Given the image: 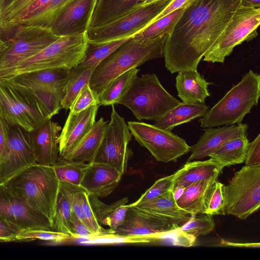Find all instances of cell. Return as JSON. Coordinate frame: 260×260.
Returning <instances> with one entry per match:
<instances>
[{"instance_id": "cell-1", "label": "cell", "mask_w": 260, "mask_h": 260, "mask_svg": "<svg viewBox=\"0 0 260 260\" xmlns=\"http://www.w3.org/2000/svg\"><path fill=\"white\" fill-rule=\"evenodd\" d=\"M241 3V0H193L166 40L164 57L167 70L172 74L197 70Z\"/></svg>"}, {"instance_id": "cell-2", "label": "cell", "mask_w": 260, "mask_h": 260, "mask_svg": "<svg viewBox=\"0 0 260 260\" xmlns=\"http://www.w3.org/2000/svg\"><path fill=\"white\" fill-rule=\"evenodd\" d=\"M2 183L25 204L45 215L52 227L60 184L52 166L35 163Z\"/></svg>"}, {"instance_id": "cell-3", "label": "cell", "mask_w": 260, "mask_h": 260, "mask_svg": "<svg viewBox=\"0 0 260 260\" xmlns=\"http://www.w3.org/2000/svg\"><path fill=\"white\" fill-rule=\"evenodd\" d=\"M168 36L146 42L129 38L94 69L89 83L90 88L98 95L109 81L120 74L148 60L164 57Z\"/></svg>"}, {"instance_id": "cell-4", "label": "cell", "mask_w": 260, "mask_h": 260, "mask_svg": "<svg viewBox=\"0 0 260 260\" xmlns=\"http://www.w3.org/2000/svg\"><path fill=\"white\" fill-rule=\"evenodd\" d=\"M260 95V75L249 70L240 82L227 92L199 120L203 128L231 125L241 122L251 109L257 105Z\"/></svg>"}, {"instance_id": "cell-5", "label": "cell", "mask_w": 260, "mask_h": 260, "mask_svg": "<svg viewBox=\"0 0 260 260\" xmlns=\"http://www.w3.org/2000/svg\"><path fill=\"white\" fill-rule=\"evenodd\" d=\"M88 44L86 32L79 36L60 37L35 55L0 74V80L45 69H71L82 61Z\"/></svg>"}, {"instance_id": "cell-6", "label": "cell", "mask_w": 260, "mask_h": 260, "mask_svg": "<svg viewBox=\"0 0 260 260\" xmlns=\"http://www.w3.org/2000/svg\"><path fill=\"white\" fill-rule=\"evenodd\" d=\"M180 103L153 73L137 76L117 104L129 108L138 120H156Z\"/></svg>"}, {"instance_id": "cell-7", "label": "cell", "mask_w": 260, "mask_h": 260, "mask_svg": "<svg viewBox=\"0 0 260 260\" xmlns=\"http://www.w3.org/2000/svg\"><path fill=\"white\" fill-rule=\"evenodd\" d=\"M0 116L28 132L51 119L34 96L5 80H0Z\"/></svg>"}, {"instance_id": "cell-8", "label": "cell", "mask_w": 260, "mask_h": 260, "mask_svg": "<svg viewBox=\"0 0 260 260\" xmlns=\"http://www.w3.org/2000/svg\"><path fill=\"white\" fill-rule=\"evenodd\" d=\"M172 0H158L142 5L105 24L89 27L88 41L104 44L133 37L148 26Z\"/></svg>"}, {"instance_id": "cell-9", "label": "cell", "mask_w": 260, "mask_h": 260, "mask_svg": "<svg viewBox=\"0 0 260 260\" xmlns=\"http://www.w3.org/2000/svg\"><path fill=\"white\" fill-rule=\"evenodd\" d=\"M223 189L225 214L246 219L260 206V165L243 167Z\"/></svg>"}, {"instance_id": "cell-10", "label": "cell", "mask_w": 260, "mask_h": 260, "mask_svg": "<svg viewBox=\"0 0 260 260\" xmlns=\"http://www.w3.org/2000/svg\"><path fill=\"white\" fill-rule=\"evenodd\" d=\"M259 22L260 8L241 3L220 37L205 54L203 60L223 63L235 47L256 37Z\"/></svg>"}, {"instance_id": "cell-11", "label": "cell", "mask_w": 260, "mask_h": 260, "mask_svg": "<svg viewBox=\"0 0 260 260\" xmlns=\"http://www.w3.org/2000/svg\"><path fill=\"white\" fill-rule=\"evenodd\" d=\"M59 38L50 28L38 25L18 27L12 37L5 41L7 47L0 55V74L35 55Z\"/></svg>"}, {"instance_id": "cell-12", "label": "cell", "mask_w": 260, "mask_h": 260, "mask_svg": "<svg viewBox=\"0 0 260 260\" xmlns=\"http://www.w3.org/2000/svg\"><path fill=\"white\" fill-rule=\"evenodd\" d=\"M127 125L135 140L158 161L175 162L190 151L185 140L171 131L143 122L128 121Z\"/></svg>"}, {"instance_id": "cell-13", "label": "cell", "mask_w": 260, "mask_h": 260, "mask_svg": "<svg viewBox=\"0 0 260 260\" xmlns=\"http://www.w3.org/2000/svg\"><path fill=\"white\" fill-rule=\"evenodd\" d=\"M110 122L107 124L103 138L93 162L112 165L122 175L127 171L128 160L133 155L128 147L132 134L124 118L112 105Z\"/></svg>"}, {"instance_id": "cell-14", "label": "cell", "mask_w": 260, "mask_h": 260, "mask_svg": "<svg viewBox=\"0 0 260 260\" xmlns=\"http://www.w3.org/2000/svg\"><path fill=\"white\" fill-rule=\"evenodd\" d=\"M0 219L10 221L22 229L52 230L49 219L31 208L0 183Z\"/></svg>"}, {"instance_id": "cell-15", "label": "cell", "mask_w": 260, "mask_h": 260, "mask_svg": "<svg viewBox=\"0 0 260 260\" xmlns=\"http://www.w3.org/2000/svg\"><path fill=\"white\" fill-rule=\"evenodd\" d=\"M9 145L0 167V183L36 163L30 144L29 132L8 124Z\"/></svg>"}, {"instance_id": "cell-16", "label": "cell", "mask_w": 260, "mask_h": 260, "mask_svg": "<svg viewBox=\"0 0 260 260\" xmlns=\"http://www.w3.org/2000/svg\"><path fill=\"white\" fill-rule=\"evenodd\" d=\"M96 2V0H72L59 14L51 30L60 37L85 34Z\"/></svg>"}, {"instance_id": "cell-17", "label": "cell", "mask_w": 260, "mask_h": 260, "mask_svg": "<svg viewBox=\"0 0 260 260\" xmlns=\"http://www.w3.org/2000/svg\"><path fill=\"white\" fill-rule=\"evenodd\" d=\"M175 230L143 214L135 206L131 205L123 223L113 234L143 239L148 243L164 239Z\"/></svg>"}, {"instance_id": "cell-18", "label": "cell", "mask_w": 260, "mask_h": 260, "mask_svg": "<svg viewBox=\"0 0 260 260\" xmlns=\"http://www.w3.org/2000/svg\"><path fill=\"white\" fill-rule=\"evenodd\" d=\"M132 206H135L143 214L174 229L180 228L194 215L178 206L172 190Z\"/></svg>"}, {"instance_id": "cell-19", "label": "cell", "mask_w": 260, "mask_h": 260, "mask_svg": "<svg viewBox=\"0 0 260 260\" xmlns=\"http://www.w3.org/2000/svg\"><path fill=\"white\" fill-rule=\"evenodd\" d=\"M99 105L90 106L80 112H70L58 138L59 157L63 159L89 132L95 122Z\"/></svg>"}, {"instance_id": "cell-20", "label": "cell", "mask_w": 260, "mask_h": 260, "mask_svg": "<svg viewBox=\"0 0 260 260\" xmlns=\"http://www.w3.org/2000/svg\"><path fill=\"white\" fill-rule=\"evenodd\" d=\"M61 127L51 120L29 132L30 142L37 164L52 166L59 159L58 133Z\"/></svg>"}, {"instance_id": "cell-21", "label": "cell", "mask_w": 260, "mask_h": 260, "mask_svg": "<svg viewBox=\"0 0 260 260\" xmlns=\"http://www.w3.org/2000/svg\"><path fill=\"white\" fill-rule=\"evenodd\" d=\"M237 124L204 128V133L198 141L190 147L191 154L186 162L200 160L208 156L230 140L246 135L248 125L241 122Z\"/></svg>"}, {"instance_id": "cell-22", "label": "cell", "mask_w": 260, "mask_h": 260, "mask_svg": "<svg viewBox=\"0 0 260 260\" xmlns=\"http://www.w3.org/2000/svg\"><path fill=\"white\" fill-rule=\"evenodd\" d=\"M122 174L112 165L87 163L80 186L89 194L103 198L110 194L118 185Z\"/></svg>"}, {"instance_id": "cell-23", "label": "cell", "mask_w": 260, "mask_h": 260, "mask_svg": "<svg viewBox=\"0 0 260 260\" xmlns=\"http://www.w3.org/2000/svg\"><path fill=\"white\" fill-rule=\"evenodd\" d=\"M223 167L214 159L186 162L178 170L171 190L183 189L197 181L219 176Z\"/></svg>"}, {"instance_id": "cell-24", "label": "cell", "mask_w": 260, "mask_h": 260, "mask_svg": "<svg viewBox=\"0 0 260 260\" xmlns=\"http://www.w3.org/2000/svg\"><path fill=\"white\" fill-rule=\"evenodd\" d=\"M175 86L178 96L182 102L188 104L205 103L210 96L208 82L197 70H188L178 72Z\"/></svg>"}, {"instance_id": "cell-25", "label": "cell", "mask_w": 260, "mask_h": 260, "mask_svg": "<svg viewBox=\"0 0 260 260\" xmlns=\"http://www.w3.org/2000/svg\"><path fill=\"white\" fill-rule=\"evenodd\" d=\"M51 0H6L4 14L14 29L21 25H29L45 9Z\"/></svg>"}, {"instance_id": "cell-26", "label": "cell", "mask_w": 260, "mask_h": 260, "mask_svg": "<svg viewBox=\"0 0 260 260\" xmlns=\"http://www.w3.org/2000/svg\"><path fill=\"white\" fill-rule=\"evenodd\" d=\"M71 69L56 68L22 74L7 79L9 83L26 86H46L65 89Z\"/></svg>"}, {"instance_id": "cell-27", "label": "cell", "mask_w": 260, "mask_h": 260, "mask_svg": "<svg viewBox=\"0 0 260 260\" xmlns=\"http://www.w3.org/2000/svg\"><path fill=\"white\" fill-rule=\"evenodd\" d=\"M145 1L96 0L89 28L111 22L140 7Z\"/></svg>"}, {"instance_id": "cell-28", "label": "cell", "mask_w": 260, "mask_h": 260, "mask_svg": "<svg viewBox=\"0 0 260 260\" xmlns=\"http://www.w3.org/2000/svg\"><path fill=\"white\" fill-rule=\"evenodd\" d=\"M107 122L101 117L63 160L92 162L101 145Z\"/></svg>"}, {"instance_id": "cell-29", "label": "cell", "mask_w": 260, "mask_h": 260, "mask_svg": "<svg viewBox=\"0 0 260 260\" xmlns=\"http://www.w3.org/2000/svg\"><path fill=\"white\" fill-rule=\"evenodd\" d=\"M88 199L99 223L101 225L108 226L114 231L123 223L127 210L131 207V204L126 205L128 202L127 197L110 205L104 203L98 197L92 194H88Z\"/></svg>"}, {"instance_id": "cell-30", "label": "cell", "mask_w": 260, "mask_h": 260, "mask_svg": "<svg viewBox=\"0 0 260 260\" xmlns=\"http://www.w3.org/2000/svg\"><path fill=\"white\" fill-rule=\"evenodd\" d=\"M205 103L188 104L183 102L170 110L155 120V126L171 131L177 125L188 122L197 118L203 117L209 110Z\"/></svg>"}, {"instance_id": "cell-31", "label": "cell", "mask_w": 260, "mask_h": 260, "mask_svg": "<svg viewBox=\"0 0 260 260\" xmlns=\"http://www.w3.org/2000/svg\"><path fill=\"white\" fill-rule=\"evenodd\" d=\"M218 176L194 182L183 189L176 199L178 206L185 211L196 214L204 213V205L209 188Z\"/></svg>"}, {"instance_id": "cell-32", "label": "cell", "mask_w": 260, "mask_h": 260, "mask_svg": "<svg viewBox=\"0 0 260 260\" xmlns=\"http://www.w3.org/2000/svg\"><path fill=\"white\" fill-rule=\"evenodd\" d=\"M9 83L24 90L34 96L51 118L58 114L62 109L61 102L65 94V89L46 86H26Z\"/></svg>"}, {"instance_id": "cell-33", "label": "cell", "mask_w": 260, "mask_h": 260, "mask_svg": "<svg viewBox=\"0 0 260 260\" xmlns=\"http://www.w3.org/2000/svg\"><path fill=\"white\" fill-rule=\"evenodd\" d=\"M139 71L137 68H132L109 81L98 94L100 106L117 104L137 77Z\"/></svg>"}, {"instance_id": "cell-34", "label": "cell", "mask_w": 260, "mask_h": 260, "mask_svg": "<svg viewBox=\"0 0 260 260\" xmlns=\"http://www.w3.org/2000/svg\"><path fill=\"white\" fill-rule=\"evenodd\" d=\"M249 143L246 135L230 140L208 156L214 159L223 167L240 164L245 161Z\"/></svg>"}, {"instance_id": "cell-35", "label": "cell", "mask_w": 260, "mask_h": 260, "mask_svg": "<svg viewBox=\"0 0 260 260\" xmlns=\"http://www.w3.org/2000/svg\"><path fill=\"white\" fill-rule=\"evenodd\" d=\"M189 4L152 22L135 35L133 37V38L139 42H146L166 35H169L176 23Z\"/></svg>"}, {"instance_id": "cell-36", "label": "cell", "mask_w": 260, "mask_h": 260, "mask_svg": "<svg viewBox=\"0 0 260 260\" xmlns=\"http://www.w3.org/2000/svg\"><path fill=\"white\" fill-rule=\"evenodd\" d=\"M93 71L91 68L79 64L71 69L61 102L62 108L65 110L70 109L81 89L89 84Z\"/></svg>"}, {"instance_id": "cell-37", "label": "cell", "mask_w": 260, "mask_h": 260, "mask_svg": "<svg viewBox=\"0 0 260 260\" xmlns=\"http://www.w3.org/2000/svg\"><path fill=\"white\" fill-rule=\"evenodd\" d=\"M129 38L101 44L88 42L84 57L79 64L94 70L101 61Z\"/></svg>"}, {"instance_id": "cell-38", "label": "cell", "mask_w": 260, "mask_h": 260, "mask_svg": "<svg viewBox=\"0 0 260 260\" xmlns=\"http://www.w3.org/2000/svg\"><path fill=\"white\" fill-rule=\"evenodd\" d=\"M87 164L59 159L52 167L59 182L80 185Z\"/></svg>"}, {"instance_id": "cell-39", "label": "cell", "mask_w": 260, "mask_h": 260, "mask_svg": "<svg viewBox=\"0 0 260 260\" xmlns=\"http://www.w3.org/2000/svg\"><path fill=\"white\" fill-rule=\"evenodd\" d=\"M72 213L68 197L64 189L60 185L52 223L53 231L68 235L72 237L70 226Z\"/></svg>"}, {"instance_id": "cell-40", "label": "cell", "mask_w": 260, "mask_h": 260, "mask_svg": "<svg viewBox=\"0 0 260 260\" xmlns=\"http://www.w3.org/2000/svg\"><path fill=\"white\" fill-rule=\"evenodd\" d=\"M215 226L212 215L206 213L194 214L179 228L184 233L198 237L211 232Z\"/></svg>"}, {"instance_id": "cell-41", "label": "cell", "mask_w": 260, "mask_h": 260, "mask_svg": "<svg viewBox=\"0 0 260 260\" xmlns=\"http://www.w3.org/2000/svg\"><path fill=\"white\" fill-rule=\"evenodd\" d=\"M71 237L67 234L40 229L22 230L16 236V241L42 240L52 243H59Z\"/></svg>"}, {"instance_id": "cell-42", "label": "cell", "mask_w": 260, "mask_h": 260, "mask_svg": "<svg viewBox=\"0 0 260 260\" xmlns=\"http://www.w3.org/2000/svg\"><path fill=\"white\" fill-rule=\"evenodd\" d=\"M223 184L216 180L209 188L204 205V213L213 215H225Z\"/></svg>"}, {"instance_id": "cell-43", "label": "cell", "mask_w": 260, "mask_h": 260, "mask_svg": "<svg viewBox=\"0 0 260 260\" xmlns=\"http://www.w3.org/2000/svg\"><path fill=\"white\" fill-rule=\"evenodd\" d=\"M72 0H51L45 9L29 25L50 28L63 8Z\"/></svg>"}, {"instance_id": "cell-44", "label": "cell", "mask_w": 260, "mask_h": 260, "mask_svg": "<svg viewBox=\"0 0 260 260\" xmlns=\"http://www.w3.org/2000/svg\"><path fill=\"white\" fill-rule=\"evenodd\" d=\"M177 173L178 171L172 175L156 180L149 189L141 195L137 201L131 204V205L134 206L140 203L153 199L171 190L174 178Z\"/></svg>"}, {"instance_id": "cell-45", "label": "cell", "mask_w": 260, "mask_h": 260, "mask_svg": "<svg viewBox=\"0 0 260 260\" xmlns=\"http://www.w3.org/2000/svg\"><path fill=\"white\" fill-rule=\"evenodd\" d=\"M99 105L98 95L90 88L89 84L81 89L70 108L71 112L76 113L90 106Z\"/></svg>"}, {"instance_id": "cell-46", "label": "cell", "mask_w": 260, "mask_h": 260, "mask_svg": "<svg viewBox=\"0 0 260 260\" xmlns=\"http://www.w3.org/2000/svg\"><path fill=\"white\" fill-rule=\"evenodd\" d=\"M22 230L10 221L0 219V242L16 241V236Z\"/></svg>"}, {"instance_id": "cell-47", "label": "cell", "mask_w": 260, "mask_h": 260, "mask_svg": "<svg viewBox=\"0 0 260 260\" xmlns=\"http://www.w3.org/2000/svg\"><path fill=\"white\" fill-rule=\"evenodd\" d=\"M70 226L72 237H94L85 223L73 212L70 220Z\"/></svg>"}, {"instance_id": "cell-48", "label": "cell", "mask_w": 260, "mask_h": 260, "mask_svg": "<svg viewBox=\"0 0 260 260\" xmlns=\"http://www.w3.org/2000/svg\"><path fill=\"white\" fill-rule=\"evenodd\" d=\"M246 165H260V134L251 142H249L245 161Z\"/></svg>"}, {"instance_id": "cell-49", "label": "cell", "mask_w": 260, "mask_h": 260, "mask_svg": "<svg viewBox=\"0 0 260 260\" xmlns=\"http://www.w3.org/2000/svg\"><path fill=\"white\" fill-rule=\"evenodd\" d=\"M169 236L173 245L183 247L192 246L196 239L194 236L184 233L179 228L171 232Z\"/></svg>"}, {"instance_id": "cell-50", "label": "cell", "mask_w": 260, "mask_h": 260, "mask_svg": "<svg viewBox=\"0 0 260 260\" xmlns=\"http://www.w3.org/2000/svg\"><path fill=\"white\" fill-rule=\"evenodd\" d=\"M8 145V123L0 116V167L7 154Z\"/></svg>"}, {"instance_id": "cell-51", "label": "cell", "mask_w": 260, "mask_h": 260, "mask_svg": "<svg viewBox=\"0 0 260 260\" xmlns=\"http://www.w3.org/2000/svg\"><path fill=\"white\" fill-rule=\"evenodd\" d=\"M6 2V0H0V33L3 39L4 37H5V38L12 37L15 31L8 23L4 14V8Z\"/></svg>"}, {"instance_id": "cell-52", "label": "cell", "mask_w": 260, "mask_h": 260, "mask_svg": "<svg viewBox=\"0 0 260 260\" xmlns=\"http://www.w3.org/2000/svg\"><path fill=\"white\" fill-rule=\"evenodd\" d=\"M193 0H172L171 2L162 10L151 22L157 20L164 16L189 4Z\"/></svg>"}, {"instance_id": "cell-53", "label": "cell", "mask_w": 260, "mask_h": 260, "mask_svg": "<svg viewBox=\"0 0 260 260\" xmlns=\"http://www.w3.org/2000/svg\"><path fill=\"white\" fill-rule=\"evenodd\" d=\"M221 243L223 245L232 246H236V247H258L259 248L260 245L259 243H233L228 242L226 241L222 240Z\"/></svg>"}, {"instance_id": "cell-54", "label": "cell", "mask_w": 260, "mask_h": 260, "mask_svg": "<svg viewBox=\"0 0 260 260\" xmlns=\"http://www.w3.org/2000/svg\"><path fill=\"white\" fill-rule=\"evenodd\" d=\"M241 4L256 8H260V0H241Z\"/></svg>"}, {"instance_id": "cell-55", "label": "cell", "mask_w": 260, "mask_h": 260, "mask_svg": "<svg viewBox=\"0 0 260 260\" xmlns=\"http://www.w3.org/2000/svg\"><path fill=\"white\" fill-rule=\"evenodd\" d=\"M7 47V44L6 41L3 39L2 35L0 33V55L2 53V52L4 50V49Z\"/></svg>"}, {"instance_id": "cell-56", "label": "cell", "mask_w": 260, "mask_h": 260, "mask_svg": "<svg viewBox=\"0 0 260 260\" xmlns=\"http://www.w3.org/2000/svg\"><path fill=\"white\" fill-rule=\"evenodd\" d=\"M157 1H158V0H145L144 2V3H143L142 5H146V4H150V3L154 2Z\"/></svg>"}]
</instances>
